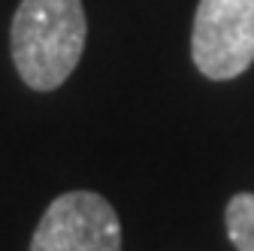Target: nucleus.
Returning a JSON list of instances; mask_svg holds the SVG:
<instances>
[{
    "instance_id": "obj_1",
    "label": "nucleus",
    "mask_w": 254,
    "mask_h": 251,
    "mask_svg": "<svg viewBox=\"0 0 254 251\" xmlns=\"http://www.w3.org/2000/svg\"><path fill=\"white\" fill-rule=\"evenodd\" d=\"M88 21L82 0H21L9 27L12 64L34 91L67 82L85 52Z\"/></svg>"
},
{
    "instance_id": "obj_4",
    "label": "nucleus",
    "mask_w": 254,
    "mask_h": 251,
    "mask_svg": "<svg viewBox=\"0 0 254 251\" xmlns=\"http://www.w3.org/2000/svg\"><path fill=\"white\" fill-rule=\"evenodd\" d=\"M227 236L236 245V251H254V194H236L227 203L224 212Z\"/></svg>"
},
{
    "instance_id": "obj_3",
    "label": "nucleus",
    "mask_w": 254,
    "mask_h": 251,
    "mask_svg": "<svg viewBox=\"0 0 254 251\" xmlns=\"http://www.w3.org/2000/svg\"><path fill=\"white\" fill-rule=\"evenodd\" d=\"M30 251H121V221L94 191L61 194L43 212Z\"/></svg>"
},
{
    "instance_id": "obj_2",
    "label": "nucleus",
    "mask_w": 254,
    "mask_h": 251,
    "mask_svg": "<svg viewBox=\"0 0 254 251\" xmlns=\"http://www.w3.org/2000/svg\"><path fill=\"white\" fill-rule=\"evenodd\" d=\"M190 58L206 79L242 76L254 64V0H200Z\"/></svg>"
}]
</instances>
